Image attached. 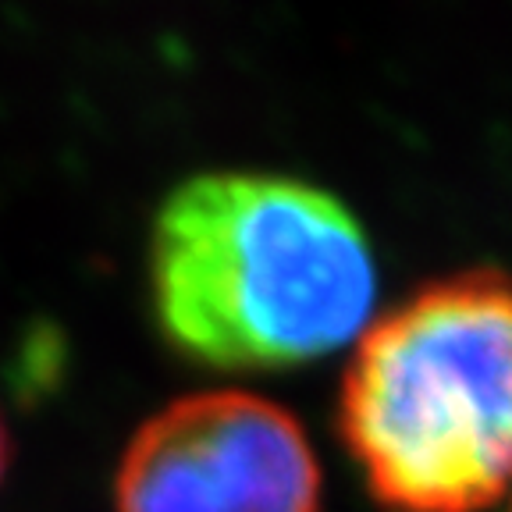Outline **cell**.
Here are the masks:
<instances>
[{
	"label": "cell",
	"mask_w": 512,
	"mask_h": 512,
	"mask_svg": "<svg viewBox=\"0 0 512 512\" xmlns=\"http://www.w3.org/2000/svg\"><path fill=\"white\" fill-rule=\"evenodd\" d=\"M150 292L164 335L224 370L292 367L356 338L374 310L367 235L303 178L210 171L153 217Z\"/></svg>",
	"instance_id": "6da1fadb"
},
{
	"label": "cell",
	"mask_w": 512,
	"mask_h": 512,
	"mask_svg": "<svg viewBox=\"0 0 512 512\" xmlns=\"http://www.w3.org/2000/svg\"><path fill=\"white\" fill-rule=\"evenodd\" d=\"M4 463H8V441H4V427H0V473H4Z\"/></svg>",
	"instance_id": "277c9868"
},
{
	"label": "cell",
	"mask_w": 512,
	"mask_h": 512,
	"mask_svg": "<svg viewBox=\"0 0 512 512\" xmlns=\"http://www.w3.org/2000/svg\"><path fill=\"white\" fill-rule=\"evenodd\" d=\"M118 512H317L320 466L303 427L253 392L185 395L128 441Z\"/></svg>",
	"instance_id": "3957f363"
},
{
	"label": "cell",
	"mask_w": 512,
	"mask_h": 512,
	"mask_svg": "<svg viewBox=\"0 0 512 512\" xmlns=\"http://www.w3.org/2000/svg\"><path fill=\"white\" fill-rule=\"evenodd\" d=\"M338 427L377 502L477 512L512 484V278L466 271L370 324Z\"/></svg>",
	"instance_id": "7a4b0ae2"
}]
</instances>
